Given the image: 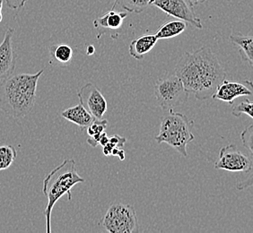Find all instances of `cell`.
I'll return each mask as SVG.
<instances>
[{"mask_svg": "<svg viewBox=\"0 0 253 233\" xmlns=\"http://www.w3.org/2000/svg\"><path fill=\"white\" fill-rule=\"evenodd\" d=\"M175 75L186 92L204 101L213 96L225 79V71L210 47H201L194 52H185L176 65Z\"/></svg>", "mask_w": 253, "mask_h": 233, "instance_id": "1", "label": "cell"}, {"mask_svg": "<svg viewBox=\"0 0 253 233\" xmlns=\"http://www.w3.org/2000/svg\"><path fill=\"white\" fill-rule=\"evenodd\" d=\"M44 73L41 69L35 74L11 76L0 83V111L6 116L18 119L33 111L40 78Z\"/></svg>", "mask_w": 253, "mask_h": 233, "instance_id": "2", "label": "cell"}, {"mask_svg": "<svg viewBox=\"0 0 253 233\" xmlns=\"http://www.w3.org/2000/svg\"><path fill=\"white\" fill-rule=\"evenodd\" d=\"M84 179L78 174L76 169V161L68 159L51 170L45 177L42 183V193L47 197V205L44 211L46 233H51V214L54 205L64 194L68 195L69 201L72 199L71 190L78 183H84Z\"/></svg>", "mask_w": 253, "mask_h": 233, "instance_id": "3", "label": "cell"}, {"mask_svg": "<svg viewBox=\"0 0 253 233\" xmlns=\"http://www.w3.org/2000/svg\"><path fill=\"white\" fill-rule=\"evenodd\" d=\"M169 114L164 116L161 121L159 134L156 136L158 144L166 143L179 152L180 155L188 157L187 146L194 140L191 129L194 122L185 115L169 110Z\"/></svg>", "mask_w": 253, "mask_h": 233, "instance_id": "4", "label": "cell"}, {"mask_svg": "<svg viewBox=\"0 0 253 233\" xmlns=\"http://www.w3.org/2000/svg\"><path fill=\"white\" fill-rule=\"evenodd\" d=\"M154 92L163 110H172L185 103L189 98L183 83L174 74H166L156 80Z\"/></svg>", "mask_w": 253, "mask_h": 233, "instance_id": "5", "label": "cell"}, {"mask_svg": "<svg viewBox=\"0 0 253 233\" xmlns=\"http://www.w3.org/2000/svg\"><path fill=\"white\" fill-rule=\"evenodd\" d=\"M100 224L110 233L137 232L138 223L134 207L130 204L115 203L108 209Z\"/></svg>", "mask_w": 253, "mask_h": 233, "instance_id": "6", "label": "cell"}, {"mask_svg": "<svg viewBox=\"0 0 253 233\" xmlns=\"http://www.w3.org/2000/svg\"><path fill=\"white\" fill-rule=\"evenodd\" d=\"M253 159L252 155H246L239 150L236 146H224L219 152L218 159L214 162L216 170H224L231 172L253 171Z\"/></svg>", "mask_w": 253, "mask_h": 233, "instance_id": "7", "label": "cell"}, {"mask_svg": "<svg viewBox=\"0 0 253 233\" xmlns=\"http://www.w3.org/2000/svg\"><path fill=\"white\" fill-rule=\"evenodd\" d=\"M152 5L162 10L168 16L182 20L198 29L203 28L201 20L196 15L193 5L189 0H154Z\"/></svg>", "mask_w": 253, "mask_h": 233, "instance_id": "8", "label": "cell"}, {"mask_svg": "<svg viewBox=\"0 0 253 233\" xmlns=\"http://www.w3.org/2000/svg\"><path fill=\"white\" fill-rule=\"evenodd\" d=\"M79 102L94 119L102 120L107 112L108 104L101 90L93 83L84 84L78 92Z\"/></svg>", "mask_w": 253, "mask_h": 233, "instance_id": "9", "label": "cell"}, {"mask_svg": "<svg viewBox=\"0 0 253 233\" xmlns=\"http://www.w3.org/2000/svg\"><path fill=\"white\" fill-rule=\"evenodd\" d=\"M245 83H239L224 79L216 88L212 98L214 100L227 102L230 105H233L237 98L253 95V83L248 80L245 81Z\"/></svg>", "mask_w": 253, "mask_h": 233, "instance_id": "10", "label": "cell"}, {"mask_svg": "<svg viewBox=\"0 0 253 233\" xmlns=\"http://www.w3.org/2000/svg\"><path fill=\"white\" fill-rule=\"evenodd\" d=\"M14 34L15 30L8 28L0 44V83L13 76L15 72L16 55L13 47Z\"/></svg>", "mask_w": 253, "mask_h": 233, "instance_id": "11", "label": "cell"}, {"mask_svg": "<svg viewBox=\"0 0 253 233\" xmlns=\"http://www.w3.org/2000/svg\"><path fill=\"white\" fill-rule=\"evenodd\" d=\"M127 16L126 13L118 12L112 7L105 15L98 17L93 21V26L98 31L101 30H112L117 31L121 29L124 23V20Z\"/></svg>", "mask_w": 253, "mask_h": 233, "instance_id": "12", "label": "cell"}, {"mask_svg": "<svg viewBox=\"0 0 253 233\" xmlns=\"http://www.w3.org/2000/svg\"><path fill=\"white\" fill-rule=\"evenodd\" d=\"M158 39L155 34H146L132 40L129 45V55L136 60H142L145 55L151 51L157 43Z\"/></svg>", "mask_w": 253, "mask_h": 233, "instance_id": "13", "label": "cell"}, {"mask_svg": "<svg viewBox=\"0 0 253 233\" xmlns=\"http://www.w3.org/2000/svg\"><path fill=\"white\" fill-rule=\"evenodd\" d=\"M61 116L68 121L76 124L82 130L84 128H87L94 120L93 116L84 109L81 103L63 111L61 112Z\"/></svg>", "mask_w": 253, "mask_h": 233, "instance_id": "14", "label": "cell"}, {"mask_svg": "<svg viewBox=\"0 0 253 233\" xmlns=\"http://www.w3.org/2000/svg\"><path fill=\"white\" fill-rule=\"evenodd\" d=\"M230 41L237 46L242 59L253 66V37L252 35H243L242 34H232Z\"/></svg>", "mask_w": 253, "mask_h": 233, "instance_id": "15", "label": "cell"}, {"mask_svg": "<svg viewBox=\"0 0 253 233\" xmlns=\"http://www.w3.org/2000/svg\"><path fill=\"white\" fill-rule=\"evenodd\" d=\"M50 64L56 66H68L73 58V49L68 44H54L49 47Z\"/></svg>", "mask_w": 253, "mask_h": 233, "instance_id": "16", "label": "cell"}, {"mask_svg": "<svg viewBox=\"0 0 253 233\" xmlns=\"http://www.w3.org/2000/svg\"><path fill=\"white\" fill-rule=\"evenodd\" d=\"M187 28V23L182 20H171L161 25L156 31V37L158 39H171L182 34Z\"/></svg>", "mask_w": 253, "mask_h": 233, "instance_id": "17", "label": "cell"}, {"mask_svg": "<svg viewBox=\"0 0 253 233\" xmlns=\"http://www.w3.org/2000/svg\"><path fill=\"white\" fill-rule=\"evenodd\" d=\"M114 3L112 7L119 5L124 10L131 13L139 14L152 5L154 0H112Z\"/></svg>", "mask_w": 253, "mask_h": 233, "instance_id": "18", "label": "cell"}, {"mask_svg": "<svg viewBox=\"0 0 253 233\" xmlns=\"http://www.w3.org/2000/svg\"><path fill=\"white\" fill-rule=\"evenodd\" d=\"M17 152L13 146H0V170H7L14 163Z\"/></svg>", "mask_w": 253, "mask_h": 233, "instance_id": "19", "label": "cell"}, {"mask_svg": "<svg viewBox=\"0 0 253 233\" xmlns=\"http://www.w3.org/2000/svg\"><path fill=\"white\" fill-rule=\"evenodd\" d=\"M253 102L248 100V99H246V100H244L243 102L237 103L236 105L233 106L232 114L234 116H236V117H239L242 114H246L251 118H253Z\"/></svg>", "mask_w": 253, "mask_h": 233, "instance_id": "20", "label": "cell"}, {"mask_svg": "<svg viewBox=\"0 0 253 233\" xmlns=\"http://www.w3.org/2000/svg\"><path fill=\"white\" fill-rule=\"evenodd\" d=\"M253 125L250 126L242 133V142L244 147L248 149L250 155H253Z\"/></svg>", "mask_w": 253, "mask_h": 233, "instance_id": "21", "label": "cell"}, {"mask_svg": "<svg viewBox=\"0 0 253 233\" xmlns=\"http://www.w3.org/2000/svg\"><path fill=\"white\" fill-rule=\"evenodd\" d=\"M109 143L112 145V147H116V148L121 149L122 147H124V145L126 143V138L116 135V136H113L111 138H109Z\"/></svg>", "mask_w": 253, "mask_h": 233, "instance_id": "22", "label": "cell"}, {"mask_svg": "<svg viewBox=\"0 0 253 233\" xmlns=\"http://www.w3.org/2000/svg\"><path fill=\"white\" fill-rule=\"evenodd\" d=\"M27 1L28 0H4L11 9H18L20 7H23Z\"/></svg>", "mask_w": 253, "mask_h": 233, "instance_id": "23", "label": "cell"}, {"mask_svg": "<svg viewBox=\"0 0 253 233\" xmlns=\"http://www.w3.org/2000/svg\"><path fill=\"white\" fill-rule=\"evenodd\" d=\"M108 143H109V137H108L107 135H106V133L104 132L102 137H101V139H100V141H99V145H101L102 146H106Z\"/></svg>", "mask_w": 253, "mask_h": 233, "instance_id": "24", "label": "cell"}, {"mask_svg": "<svg viewBox=\"0 0 253 233\" xmlns=\"http://www.w3.org/2000/svg\"><path fill=\"white\" fill-rule=\"evenodd\" d=\"M190 3L192 4L193 5H201V4H203L205 3L207 0H189Z\"/></svg>", "mask_w": 253, "mask_h": 233, "instance_id": "25", "label": "cell"}, {"mask_svg": "<svg viewBox=\"0 0 253 233\" xmlns=\"http://www.w3.org/2000/svg\"><path fill=\"white\" fill-rule=\"evenodd\" d=\"M117 156H119L120 160H124V159H125V152H124V150H122V149H120V150H119V152H118Z\"/></svg>", "mask_w": 253, "mask_h": 233, "instance_id": "26", "label": "cell"}, {"mask_svg": "<svg viewBox=\"0 0 253 233\" xmlns=\"http://www.w3.org/2000/svg\"><path fill=\"white\" fill-rule=\"evenodd\" d=\"M3 5H4V0H0V23H1L2 20H3V15H2Z\"/></svg>", "mask_w": 253, "mask_h": 233, "instance_id": "27", "label": "cell"}, {"mask_svg": "<svg viewBox=\"0 0 253 233\" xmlns=\"http://www.w3.org/2000/svg\"><path fill=\"white\" fill-rule=\"evenodd\" d=\"M95 52V49H94V47H93V45H90L89 47L87 48V54L88 55H93V53Z\"/></svg>", "mask_w": 253, "mask_h": 233, "instance_id": "28", "label": "cell"}]
</instances>
